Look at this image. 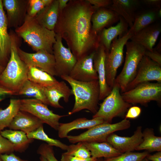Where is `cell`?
<instances>
[{"mask_svg":"<svg viewBox=\"0 0 161 161\" xmlns=\"http://www.w3.org/2000/svg\"><path fill=\"white\" fill-rule=\"evenodd\" d=\"M95 10L87 2L76 4L67 9L58 23L57 34L66 38L77 60L90 49L96 50L100 44L91 23Z\"/></svg>","mask_w":161,"mask_h":161,"instance_id":"1","label":"cell"},{"mask_svg":"<svg viewBox=\"0 0 161 161\" xmlns=\"http://www.w3.org/2000/svg\"><path fill=\"white\" fill-rule=\"evenodd\" d=\"M11 38L10 56L0 75V88L7 95H17L28 80V67L20 59L18 52L16 39L14 35Z\"/></svg>","mask_w":161,"mask_h":161,"instance_id":"2","label":"cell"},{"mask_svg":"<svg viewBox=\"0 0 161 161\" xmlns=\"http://www.w3.org/2000/svg\"><path fill=\"white\" fill-rule=\"evenodd\" d=\"M15 31L36 52L44 50L53 54V47L56 41L55 32L41 25L34 17L27 15L22 24Z\"/></svg>","mask_w":161,"mask_h":161,"instance_id":"3","label":"cell"},{"mask_svg":"<svg viewBox=\"0 0 161 161\" xmlns=\"http://www.w3.org/2000/svg\"><path fill=\"white\" fill-rule=\"evenodd\" d=\"M60 77L69 84L72 94L75 97L74 106L68 115H72L83 109H87L95 114L99 109L98 105L100 90L98 80L85 82L76 80L68 75Z\"/></svg>","mask_w":161,"mask_h":161,"instance_id":"4","label":"cell"},{"mask_svg":"<svg viewBox=\"0 0 161 161\" xmlns=\"http://www.w3.org/2000/svg\"><path fill=\"white\" fill-rule=\"evenodd\" d=\"M125 62L120 74L116 77L114 83L119 87L122 93L125 92L130 83L134 78L139 63L144 55L145 49L132 41L126 43Z\"/></svg>","mask_w":161,"mask_h":161,"instance_id":"5","label":"cell"},{"mask_svg":"<svg viewBox=\"0 0 161 161\" xmlns=\"http://www.w3.org/2000/svg\"><path fill=\"white\" fill-rule=\"evenodd\" d=\"M120 91L119 86L114 83L111 92L103 100L92 118H100L104 123H111L114 117L123 115L131 104L123 100Z\"/></svg>","mask_w":161,"mask_h":161,"instance_id":"6","label":"cell"},{"mask_svg":"<svg viewBox=\"0 0 161 161\" xmlns=\"http://www.w3.org/2000/svg\"><path fill=\"white\" fill-rule=\"evenodd\" d=\"M130 126L129 120L125 118L115 123H103L97 125L79 135H68L66 138L69 142L73 144L80 142H106L107 138L111 134L116 131L127 129Z\"/></svg>","mask_w":161,"mask_h":161,"instance_id":"7","label":"cell"},{"mask_svg":"<svg viewBox=\"0 0 161 161\" xmlns=\"http://www.w3.org/2000/svg\"><path fill=\"white\" fill-rule=\"evenodd\" d=\"M133 35L128 31L122 36L115 38L111 44L109 51L106 52L105 64L106 80L112 89L114 84L117 70L123 61L124 47Z\"/></svg>","mask_w":161,"mask_h":161,"instance_id":"8","label":"cell"},{"mask_svg":"<svg viewBox=\"0 0 161 161\" xmlns=\"http://www.w3.org/2000/svg\"><path fill=\"white\" fill-rule=\"evenodd\" d=\"M123 100L130 104L145 105L152 101L161 103V83H144L121 94Z\"/></svg>","mask_w":161,"mask_h":161,"instance_id":"9","label":"cell"},{"mask_svg":"<svg viewBox=\"0 0 161 161\" xmlns=\"http://www.w3.org/2000/svg\"><path fill=\"white\" fill-rule=\"evenodd\" d=\"M20 110L28 112L39 119L43 123L58 131L61 118L68 115H59L49 109L47 105L35 98L20 100Z\"/></svg>","mask_w":161,"mask_h":161,"instance_id":"10","label":"cell"},{"mask_svg":"<svg viewBox=\"0 0 161 161\" xmlns=\"http://www.w3.org/2000/svg\"><path fill=\"white\" fill-rule=\"evenodd\" d=\"M53 50L57 76L69 75L77 60L70 48L64 46L62 38L59 34H56Z\"/></svg>","mask_w":161,"mask_h":161,"instance_id":"11","label":"cell"},{"mask_svg":"<svg viewBox=\"0 0 161 161\" xmlns=\"http://www.w3.org/2000/svg\"><path fill=\"white\" fill-rule=\"evenodd\" d=\"M18 52L20 59L28 67H35L53 76H57L53 54L44 50H40L35 53H29L19 47Z\"/></svg>","mask_w":161,"mask_h":161,"instance_id":"12","label":"cell"},{"mask_svg":"<svg viewBox=\"0 0 161 161\" xmlns=\"http://www.w3.org/2000/svg\"><path fill=\"white\" fill-rule=\"evenodd\" d=\"M152 81L161 83V66L144 55L139 63L134 78L126 91L141 83Z\"/></svg>","mask_w":161,"mask_h":161,"instance_id":"13","label":"cell"},{"mask_svg":"<svg viewBox=\"0 0 161 161\" xmlns=\"http://www.w3.org/2000/svg\"><path fill=\"white\" fill-rule=\"evenodd\" d=\"M95 51L78 59L68 76L75 80L81 82L98 80L97 74L93 64Z\"/></svg>","mask_w":161,"mask_h":161,"instance_id":"14","label":"cell"},{"mask_svg":"<svg viewBox=\"0 0 161 161\" xmlns=\"http://www.w3.org/2000/svg\"><path fill=\"white\" fill-rule=\"evenodd\" d=\"M143 140L142 127L139 126L130 137H121L113 133L108 137L106 142L122 153L135 150Z\"/></svg>","mask_w":161,"mask_h":161,"instance_id":"15","label":"cell"},{"mask_svg":"<svg viewBox=\"0 0 161 161\" xmlns=\"http://www.w3.org/2000/svg\"><path fill=\"white\" fill-rule=\"evenodd\" d=\"M106 54L105 47L100 43L96 50L93 60L94 66L97 74L99 85V100H103L112 90L108 85L106 80L105 64Z\"/></svg>","mask_w":161,"mask_h":161,"instance_id":"16","label":"cell"},{"mask_svg":"<svg viewBox=\"0 0 161 161\" xmlns=\"http://www.w3.org/2000/svg\"><path fill=\"white\" fill-rule=\"evenodd\" d=\"M8 22L0 0V65L4 68L10 56L11 38L7 31Z\"/></svg>","mask_w":161,"mask_h":161,"instance_id":"17","label":"cell"},{"mask_svg":"<svg viewBox=\"0 0 161 161\" xmlns=\"http://www.w3.org/2000/svg\"><path fill=\"white\" fill-rule=\"evenodd\" d=\"M43 88L49 105L55 108H64L59 104V100L62 98L65 102L67 103L72 95L71 89L64 81H58L52 85Z\"/></svg>","mask_w":161,"mask_h":161,"instance_id":"18","label":"cell"},{"mask_svg":"<svg viewBox=\"0 0 161 161\" xmlns=\"http://www.w3.org/2000/svg\"><path fill=\"white\" fill-rule=\"evenodd\" d=\"M161 32L160 24H153L133 35L130 39L142 46L146 50L153 51Z\"/></svg>","mask_w":161,"mask_h":161,"instance_id":"19","label":"cell"},{"mask_svg":"<svg viewBox=\"0 0 161 161\" xmlns=\"http://www.w3.org/2000/svg\"><path fill=\"white\" fill-rule=\"evenodd\" d=\"M43 124L39 119L31 114L20 110L8 128L12 130H20L27 134L35 130Z\"/></svg>","mask_w":161,"mask_h":161,"instance_id":"20","label":"cell"},{"mask_svg":"<svg viewBox=\"0 0 161 161\" xmlns=\"http://www.w3.org/2000/svg\"><path fill=\"white\" fill-rule=\"evenodd\" d=\"M112 1L110 9L122 17L131 28L140 1L137 0H112Z\"/></svg>","mask_w":161,"mask_h":161,"instance_id":"21","label":"cell"},{"mask_svg":"<svg viewBox=\"0 0 161 161\" xmlns=\"http://www.w3.org/2000/svg\"><path fill=\"white\" fill-rule=\"evenodd\" d=\"M119 21L116 25L103 29L98 35L99 43L104 46L106 52L109 51L111 44L114 39L118 36H122L128 31L129 26L126 21L120 16Z\"/></svg>","mask_w":161,"mask_h":161,"instance_id":"22","label":"cell"},{"mask_svg":"<svg viewBox=\"0 0 161 161\" xmlns=\"http://www.w3.org/2000/svg\"><path fill=\"white\" fill-rule=\"evenodd\" d=\"M120 16L112 10L102 8L97 9L92 15L91 21L92 28L97 33L106 27L111 25L120 20Z\"/></svg>","mask_w":161,"mask_h":161,"instance_id":"23","label":"cell"},{"mask_svg":"<svg viewBox=\"0 0 161 161\" xmlns=\"http://www.w3.org/2000/svg\"><path fill=\"white\" fill-rule=\"evenodd\" d=\"M161 8L151 9L136 13L132 26L128 31L133 35L153 24L161 17Z\"/></svg>","mask_w":161,"mask_h":161,"instance_id":"24","label":"cell"},{"mask_svg":"<svg viewBox=\"0 0 161 161\" xmlns=\"http://www.w3.org/2000/svg\"><path fill=\"white\" fill-rule=\"evenodd\" d=\"M58 0H52L34 17L38 22L47 29L54 30L58 19Z\"/></svg>","mask_w":161,"mask_h":161,"instance_id":"25","label":"cell"},{"mask_svg":"<svg viewBox=\"0 0 161 161\" xmlns=\"http://www.w3.org/2000/svg\"><path fill=\"white\" fill-rule=\"evenodd\" d=\"M104 123L103 120L99 117L89 120L85 117L77 119L66 123H59L58 131V136L60 138L66 137L68 134L74 129H88Z\"/></svg>","mask_w":161,"mask_h":161,"instance_id":"26","label":"cell"},{"mask_svg":"<svg viewBox=\"0 0 161 161\" xmlns=\"http://www.w3.org/2000/svg\"><path fill=\"white\" fill-rule=\"evenodd\" d=\"M0 133L13 144L14 151L20 153L24 152L34 140L28 138L27 134L20 130L9 129L3 130Z\"/></svg>","mask_w":161,"mask_h":161,"instance_id":"27","label":"cell"},{"mask_svg":"<svg viewBox=\"0 0 161 161\" xmlns=\"http://www.w3.org/2000/svg\"><path fill=\"white\" fill-rule=\"evenodd\" d=\"M83 142L90 152L91 157L95 158H111L122 154L107 142Z\"/></svg>","mask_w":161,"mask_h":161,"instance_id":"28","label":"cell"},{"mask_svg":"<svg viewBox=\"0 0 161 161\" xmlns=\"http://www.w3.org/2000/svg\"><path fill=\"white\" fill-rule=\"evenodd\" d=\"M143 140L135 150H146L148 152L161 151V137L155 135L154 129L147 128L142 132Z\"/></svg>","mask_w":161,"mask_h":161,"instance_id":"29","label":"cell"},{"mask_svg":"<svg viewBox=\"0 0 161 161\" xmlns=\"http://www.w3.org/2000/svg\"><path fill=\"white\" fill-rule=\"evenodd\" d=\"M27 79L41 87L49 86L57 83L53 76L35 67H28Z\"/></svg>","mask_w":161,"mask_h":161,"instance_id":"30","label":"cell"},{"mask_svg":"<svg viewBox=\"0 0 161 161\" xmlns=\"http://www.w3.org/2000/svg\"><path fill=\"white\" fill-rule=\"evenodd\" d=\"M20 99H11L6 109L0 108V132L8 127L13 119L20 111Z\"/></svg>","mask_w":161,"mask_h":161,"instance_id":"31","label":"cell"},{"mask_svg":"<svg viewBox=\"0 0 161 161\" xmlns=\"http://www.w3.org/2000/svg\"><path fill=\"white\" fill-rule=\"evenodd\" d=\"M24 95L39 100L47 105L49 103L43 87L38 86L27 80L17 95Z\"/></svg>","mask_w":161,"mask_h":161,"instance_id":"32","label":"cell"},{"mask_svg":"<svg viewBox=\"0 0 161 161\" xmlns=\"http://www.w3.org/2000/svg\"><path fill=\"white\" fill-rule=\"evenodd\" d=\"M29 139H37L46 142L49 145L55 146L63 150H66L68 145L63 143L59 140L50 138L45 132L43 125L35 130L27 134Z\"/></svg>","mask_w":161,"mask_h":161,"instance_id":"33","label":"cell"},{"mask_svg":"<svg viewBox=\"0 0 161 161\" xmlns=\"http://www.w3.org/2000/svg\"><path fill=\"white\" fill-rule=\"evenodd\" d=\"M3 6L6 10L8 19L10 22L16 21L18 18L21 10L20 1L17 0L2 1Z\"/></svg>","mask_w":161,"mask_h":161,"instance_id":"34","label":"cell"},{"mask_svg":"<svg viewBox=\"0 0 161 161\" xmlns=\"http://www.w3.org/2000/svg\"><path fill=\"white\" fill-rule=\"evenodd\" d=\"M66 151L63 153L82 159H87L91 157L90 152L83 142H80L76 144L68 145Z\"/></svg>","mask_w":161,"mask_h":161,"instance_id":"35","label":"cell"},{"mask_svg":"<svg viewBox=\"0 0 161 161\" xmlns=\"http://www.w3.org/2000/svg\"><path fill=\"white\" fill-rule=\"evenodd\" d=\"M149 154L147 151L141 152H128L115 157L105 158L103 161H140Z\"/></svg>","mask_w":161,"mask_h":161,"instance_id":"36","label":"cell"},{"mask_svg":"<svg viewBox=\"0 0 161 161\" xmlns=\"http://www.w3.org/2000/svg\"><path fill=\"white\" fill-rule=\"evenodd\" d=\"M52 1V0H29L27 15L32 17H35L38 13Z\"/></svg>","mask_w":161,"mask_h":161,"instance_id":"37","label":"cell"},{"mask_svg":"<svg viewBox=\"0 0 161 161\" xmlns=\"http://www.w3.org/2000/svg\"><path fill=\"white\" fill-rule=\"evenodd\" d=\"M37 153L44 157L48 161H58L55 156L53 146L47 143L41 144L37 150Z\"/></svg>","mask_w":161,"mask_h":161,"instance_id":"38","label":"cell"},{"mask_svg":"<svg viewBox=\"0 0 161 161\" xmlns=\"http://www.w3.org/2000/svg\"><path fill=\"white\" fill-rule=\"evenodd\" d=\"M14 151L13 144L7 139L3 137L0 132V155L9 154Z\"/></svg>","mask_w":161,"mask_h":161,"instance_id":"39","label":"cell"},{"mask_svg":"<svg viewBox=\"0 0 161 161\" xmlns=\"http://www.w3.org/2000/svg\"><path fill=\"white\" fill-rule=\"evenodd\" d=\"M86 1L91 5H93L92 7L95 10L110 7L112 2V0H88Z\"/></svg>","mask_w":161,"mask_h":161,"instance_id":"40","label":"cell"},{"mask_svg":"<svg viewBox=\"0 0 161 161\" xmlns=\"http://www.w3.org/2000/svg\"><path fill=\"white\" fill-rule=\"evenodd\" d=\"M141 112V109L137 106L131 107L127 110L125 118L134 119L138 117Z\"/></svg>","mask_w":161,"mask_h":161,"instance_id":"41","label":"cell"},{"mask_svg":"<svg viewBox=\"0 0 161 161\" xmlns=\"http://www.w3.org/2000/svg\"><path fill=\"white\" fill-rule=\"evenodd\" d=\"M144 55L161 66V54L157 50L154 49L151 51L146 50Z\"/></svg>","mask_w":161,"mask_h":161,"instance_id":"42","label":"cell"},{"mask_svg":"<svg viewBox=\"0 0 161 161\" xmlns=\"http://www.w3.org/2000/svg\"><path fill=\"white\" fill-rule=\"evenodd\" d=\"M97 159L92 157L87 159H82L63 153L61 161H96Z\"/></svg>","mask_w":161,"mask_h":161,"instance_id":"43","label":"cell"},{"mask_svg":"<svg viewBox=\"0 0 161 161\" xmlns=\"http://www.w3.org/2000/svg\"><path fill=\"white\" fill-rule=\"evenodd\" d=\"M0 156L2 161H30L21 159L13 152L9 154H0Z\"/></svg>","mask_w":161,"mask_h":161,"instance_id":"44","label":"cell"},{"mask_svg":"<svg viewBox=\"0 0 161 161\" xmlns=\"http://www.w3.org/2000/svg\"><path fill=\"white\" fill-rule=\"evenodd\" d=\"M143 3L151 8H160L161 0H143L140 1Z\"/></svg>","mask_w":161,"mask_h":161,"instance_id":"45","label":"cell"},{"mask_svg":"<svg viewBox=\"0 0 161 161\" xmlns=\"http://www.w3.org/2000/svg\"><path fill=\"white\" fill-rule=\"evenodd\" d=\"M146 157L151 161H161V151H157L152 155L149 154Z\"/></svg>","mask_w":161,"mask_h":161,"instance_id":"46","label":"cell"},{"mask_svg":"<svg viewBox=\"0 0 161 161\" xmlns=\"http://www.w3.org/2000/svg\"><path fill=\"white\" fill-rule=\"evenodd\" d=\"M59 10H61L66 7L67 5L68 0H58Z\"/></svg>","mask_w":161,"mask_h":161,"instance_id":"47","label":"cell"},{"mask_svg":"<svg viewBox=\"0 0 161 161\" xmlns=\"http://www.w3.org/2000/svg\"><path fill=\"white\" fill-rule=\"evenodd\" d=\"M39 159L40 161H48L44 157L40 155Z\"/></svg>","mask_w":161,"mask_h":161,"instance_id":"48","label":"cell"},{"mask_svg":"<svg viewBox=\"0 0 161 161\" xmlns=\"http://www.w3.org/2000/svg\"><path fill=\"white\" fill-rule=\"evenodd\" d=\"M4 68V67L0 65V75L2 73Z\"/></svg>","mask_w":161,"mask_h":161,"instance_id":"49","label":"cell"},{"mask_svg":"<svg viewBox=\"0 0 161 161\" xmlns=\"http://www.w3.org/2000/svg\"><path fill=\"white\" fill-rule=\"evenodd\" d=\"M96 161H103V159L102 158H97Z\"/></svg>","mask_w":161,"mask_h":161,"instance_id":"50","label":"cell"},{"mask_svg":"<svg viewBox=\"0 0 161 161\" xmlns=\"http://www.w3.org/2000/svg\"><path fill=\"white\" fill-rule=\"evenodd\" d=\"M140 161H151L148 159H147L146 157H145V158L143 159L142 160H141Z\"/></svg>","mask_w":161,"mask_h":161,"instance_id":"51","label":"cell"},{"mask_svg":"<svg viewBox=\"0 0 161 161\" xmlns=\"http://www.w3.org/2000/svg\"><path fill=\"white\" fill-rule=\"evenodd\" d=\"M4 99V98L0 97V102Z\"/></svg>","mask_w":161,"mask_h":161,"instance_id":"52","label":"cell"},{"mask_svg":"<svg viewBox=\"0 0 161 161\" xmlns=\"http://www.w3.org/2000/svg\"><path fill=\"white\" fill-rule=\"evenodd\" d=\"M0 161H2L1 157H0Z\"/></svg>","mask_w":161,"mask_h":161,"instance_id":"53","label":"cell"}]
</instances>
